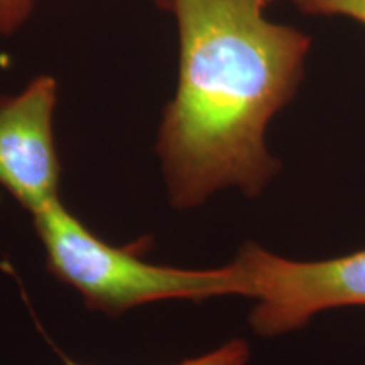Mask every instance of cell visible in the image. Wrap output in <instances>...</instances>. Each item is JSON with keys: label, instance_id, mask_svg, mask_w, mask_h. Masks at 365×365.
Instances as JSON below:
<instances>
[{"label": "cell", "instance_id": "2", "mask_svg": "<svg viewBox=\"0 0 365 365\" xmlns=\"http://www.w3.org/2000/svg\"><path fill=\"white\" fill-rule=\"evenodd\" d=\"M49 272L78 291L86 308L120 317L132 308L168 299L200 301L232 296L228 264L215 269L158 266L134 245L115 247L98 239L56 200L33 215Z\"/></svg>", "mask_w": 365, "mask_h": 365}, {"label": "cell", "instance_id": "4", "mask_svg": "<svg viewBox=\"0 0 365 365\" xmlns=\"http://www.w3.org/2000/svg\"><path fill=\"white\" fill-rule=\"evenodd\" d=\"M58 83L39 75L19 93H0V186L31 215L59 198L54 143Z\"/></svg>", "mask_w": 365, "mask_h": 365}, {"label": "cell", "instance_id": "3", "mask_svg": "<svg viewBox=\"0 0 365 365\" xmlns=\"http://www.w3.org/2000/svg\"><path fill=\"white\" fill-rule=\"evenodd\" d=\"M228 267L232 294L255 301L249 323L261 336L299 330L327 309L365 307V249L325 261H291L245 244Z\"/></svg>", "mask_w": 365, "mask_h": 365}, {"label": "cell", "instance_id": "1", "mask_svg": "<svg viewBox=\"0 0 365 365\" xmlns=\"http://www.w3.org/2000/svg\"><path fill=\"white\" fill-rule=\"evenodd\" d=\"M175 17L180 66L156 154L173 208L223 188L259 196L281 170L269 122L298 93L312 38L266 16L269 0H159Z\"/></svg>", "mask_w": 365, "mask_h": 365}, {"label": "cell", "instance_id": "7", "mask_svg": "<svg viewBox=\"0 0 365 365\" xmlns=\"http://www.w3.org/2000/svg\"><path fill=\"white\" fill-rule=\"evenodd\" d=\"M36 0H0V36H12L33 16Z\"/></svg>", "mask_w": 365, "mask_h": 365}, {"label": "cell", "instance_id": "5", "mask_svg": "<svg viewBox=\"0 0 365 365\" xmlns=\"http://www.w3.org/2000/svg\"><path fill=\"white\" fill-rule=\"evenodd\" d=\"M312 16H341L365 26V0H287Z\"/></svg>", "mask_w": 365, "mask_h": 365}, {"label": "cell", "instance_id": "6", "mask_svg": "<svg viewBox=\"0 0 365 365\" xmlns=\"http://www.w3.org/2000/svg\"><path fill=\"white\" fill-rule=\"evenodd\" d=\"M250 359V349L245 340L235 339L227 341L212 350V352L200 355V357H191L188 360L176 365H247ZM68 365H78V364H68Z\"/></svg>", "mask_w": 365, "mask_h": 365}]
</instances>
